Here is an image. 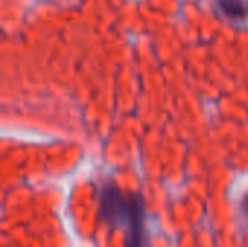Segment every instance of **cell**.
Listing matches in <instances>:
<instances>
[{"mask_svg":"<svg viewBox=\"0 0 248 247\" xmlns=\"http://www.w3.org/2000/svg\"><path fill=\"white\" fill-rule=\"evenodd\" d=\"M243 214L248 220V194L246 197H243Z\"/></svg>","mask_w":248,"mask_h":247,"instance_id":"3957f363","label":"cell"},{"mask_svg":"<svg viewBox=\"0 0 248 247\" xmlns=\"http://www.w3.org/2000/svg\"><path fill=\"white\" fill-rule=\"evenodd\" d=\"M99 202L106 223L118 224L128 236V247H150L144 207L138 195L124 192L113 183H103L99 188Z\"/></svg>","mask_w":248,"mask_h":247,"instance_id":"6da1fadb","label":"cell"},{"mask_svg":"<svg viewBox=\"0 0 248 247\" xmlns=\"http://www.w3.org/2000/svg\"><path fill=\"white\" fill-rule=\"evenodd\" d=\"M221 13L232 20L246 19L248 15V4L246 0H217Z\"/></svg>","mask_w":248,"mask_h":247,"instance_id":"7a4b0ae2","label":"cell"}]
</instances>
